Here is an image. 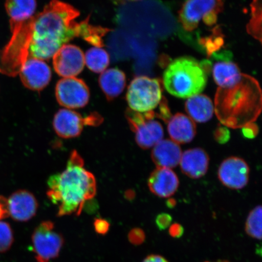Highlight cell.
<instances>
[{"mask_svg":"<svg viewBox=\"0 0 262 262\" xmlns=\"http://www.w3.org/2000/svg\"><path fill=\"white\" fill-rule=\"evenodd\" d=\"M223 0H186L179 12V21L188 32L194 31L201 21L211 26L224 10Z\"/></svg>","mask_w":262,"mask_h":262,"instance_id":"cell-6","label":"cell"},{"mask_svg":"<svg viewBox=\"0 0 262 262\" xmlns=\"http://www.w3.org/2000/svg\"><path fill=\"white\" fill-rule=\"evenodd\" d=\"M95 231L100 235H105L109 231L110 224L107 221L102 219H97L94 222Z\"/></svg>","mask_w":262,"mask_h":262,"instance_id":"cell-30","label":"cell"},{"mask_svg":"<svg viewBox=\"0 0 262 262\" xmlns=\"http://www.w3.org/2000/svg\"><path fill=\"white\" fill-rule=\"evenodd\" d=\"M229 136H230V135H229V132L227 127H218L215 131V139L219 143H225L228 142Z\"/></svg>","mask_w":262,"mask_h":262,"instance_id":"cell-31","label":"cell"},{"mask_svg":"<svg viewBox=\"0 0 262 262\" xmlns=\"http://www.w3.org/2000/svg\"><path fill=\"white\" fill-rule=\"evenodd\" d=\"M214 107L223 125L232 129L243 128L256 121L261 113L259 83L250 75L242 74L240 80L233 86L218 88Z\"/></svg>","mask_w":262,"mask_h":262,"instance_id":"cell-3","label":"cell"},{"mask_svg":"<svg viewBox=\"0 0 262 262\" xmlns=\"http://www.w3.org/2000/svg\"><path fill=\"white\" fill-rule=\"evenodd\" d=\"M168 131L173 142L178 144L191 142L196 134V124L186 115L178 113L168 122Z\"/></svg>","mask_w":262,"mask_h":262,"instance_id":"cell-18","label":"cell"},{"mask_svg":"<svg viewBox=\"0 0 262 262\" xmlns=\"http://www.w3.org/2000/svg\"><path fill=\"white\" fill-rule=\"evenodd\" d=\"M183 234V228L181 225L179 224H174L169 227V234L172 237L179 238Z\"/></svg>","mask_w":262,"mask_h":262,"instance_id":"cell-34","label":"cell"},{"mask_svg":"<svg viewBox=\"0 0 262 262\" xmlns=\"http://www.w3.org/2000/svg\"><path fill=\"white\" fill-rule=\"evenodd\" d=\"M172 222L171 216L167 213H162L157 216L156 220V225L157 227L160 230H164L168 228L171 225Z\"/></svg>","mask_w":262,"mask_h":262,"instance_id":"cell-29","label":"cell"},{"mask_svg":"<svg viewBox=\"0 0 262 262\" xmlns=\"http://www.w3.org/2000/svg\"><path fill=\"white\" fill-rule=\"evenodd\" d=\"M250 168L245 160L229 157L219 167L218 177L222 184L232 189H241L248 184Z\"/></svg>","mask_w":262,"mask_h":262,"instance_id":"cell-13","label":"cell"},{"mask_svg":"<svg viewBox=\"0 0 262 262\" xmlns=\"http://www.w3.org/2000/svg\"><path fill=\"white\" fill-rule=\"evenodd\" d=\"M142 262H169L162 255L152 254L147 256Z\"/></svg>","mask_w":262,"mask_h":262,"instance_id":"cell-35","label":"cell"},{"mask_svg":"<svg viewBox=\"0 0 262 262\" xmlns=\"http://www.w3.org/2000/svg\"><path fill=\"white\" fill-rule=\"evenodd\" d=\"M206 262H209V261H206Z\"/></svg>","mask_w":262,"mask_h":262,"instance_id":"cell-37","label":"cell"},{"mask_svg":"<svg viewBox=\"0 0 262 262\" xmlns=\"http://www.w3.org/2000/svg\"><path fill=\"white\" fill-rule=\"evenodd\" d=\"M36 0H6L5 8L10 18V26L20 24L34 15Z\"/></svg>","mask_w":262,"mask_h":262,"instance_id":"cell-21","label":"cell"},{"mask_svg":"<svg viewBox=\"0 0 262 262\" xmlns=\"http://www.w3.org/2000/svg\"><path fill=\"white\" fill-rule=\"evenodd\" d=\"M179 186V180L171 169L157 168L148 179L150 191L162 198H168L174 194Z\"/></svg>","mask_w":262,"mask_h":262,"instance_id":"cell-15","label":"cell"},{"mask_svg":"<svg viewBox=\"0 0 262 262\" xmlns=\"http://www.w3.org/2000/svg\"><path fill=\"white\" fill-rule=\"evenodd\" d=\"M9 215L18 222L30 221L37 214L38 204L31 192L19 190L8 200Z\"/></svg>","mask_w":262,"mask_h":262,"instance_id":"cell-14","label":"cell"},{"mask_svg":"<svg viewBox=\"0 0 262 262\" xmlns=\"http://www.w3.org/2000/svg\"><path fill=\"white\" fill-rule=\"evenodd\" d=\"M127 1L136 2V1H142V0H127Z\"/></svg>","mask_w":262,"mask_h":262,"instance_id":"cell-36","label":"cell"},{"mask_svg":"<svg viewBox=\"0 0 262 262\" xmlns=\"http://www.w3.org/2000/svg\"><path fill=\"white\" fill-rule=\"evenodd\" d=\"M145 234L142 229L134 228L130 230L128 234V239L130 244L138 245L145 241Z\"/></svg>","mask_w":262,"mask_h":262,"instance_id":"cell-28","label":"cell"},{"mask_svg":"<svg viewBox=\"0 0 262 262\" xmlns=\"http://www.w3.org/2000/svg\"><path fill=\"white\" fill-rule=\"evenodd\" d=\"M251 18L247 25L249 34L261 41V0H253L251 5Z\"/></svg>","mask_w":262,"mask_h":262,"instance_id":"cell-24","label":"cell"},{"mask_svg":"<svg viewBox=\"0 0 262 262\" xmlns=\"http://www.w3.org/2000/svg\"><path fill=\"white\" fill-rule=\"evenodd\" d=\"M48 186L47 195L58 206L59 217L79 215L97 192L96 178L84 168V160L76 150L72 151L64 171L49 178Z\"/></svg>","mask_w":262,"mask_h":262,"instance_id":"cell-2","label":"cell"},{"mask_svg":"<svg viewBox=\"0 0 262 262\" xmlns=\"http://www.w3.org/2000/svg\"><path fill=\"white\" fill-rule=\"evenodd\" d=\"M9 216L8 199L0 196V220Z\"/></svg>","mask_w":262,"mask_h":262,"instance_id":"cell-33","label":"cell"},{"mask_svg":"<svg viewBox=\"0 0 262 262\" xmlns=\"http://www.w3.org/2000/svg\"><path fill=\"white\" fill-rule=\"evenodd\" d=\"M209 159L205 150L194 148L182 153L180 165L184 174L191 179H198L207 172Z\"/></svg>","mask_w":262,"mask_h":262,"instance_id":"cell-16","label":"cell"},{"mask_svg":"<svg viewBox=\"0 0 262 262\" xmlns=\"http://www.w3.org/2000/svg\"><path fill=\"white\" fill-rule=\"evenodd\" d=\"M126 100L130 110L135 112H151L162 100L160 81L146 76L137 77L130 82Z\"/></svg>","mask_w":262,"mask_h":262,"instance_id":"cell-5","label":"cell"},{"mask_svg":"<svg viewBox=\"0 0 262 262\" xmlns=\"http://www.w3.org/2000/svg\"><path fill=\"white\" fill-rule=\"evenodd\" d=\"M55 97L60 105L68 110L80 109L89 103L90 91L83 80L64 78L58 81Z\"/></svg>","mask_w":262,"mask_h":262,"instance_id":"cell-10","label":"cell"},{"mask_svg":"<svg viewBox=\"0 0 262 262\" xmlns=\"http://www.w3.org/2000/svg\"><path fill=\"white\" fill-rule=\"evenodd\" d=\"M156 114L151 112L140 113L128 109L126 119L136 135V140L142 149H149L155 146L163 138L162 124L154 120Z\"/></svg>","mask_w":262,"mask_h":262,"instance_id":"cell-8","label":"cell"},{"mask_svg":"<svg viewBox=\"0 0 262 262\" xmlns=\"http://www.w3.org/2000/svg\"><path fill=\"white\" fill-rule=\"evenodd\" d=\"M182 155L179 144L172 140H162L154 146L151 159L157 168L171 169L179 165Z\"/></svg>","mask_w":262,"mask_h":262,"instance_id":"cell-17","label":"cell"},{"mask_svg":"<svg viewBox=\"0 0 262 262\" xmlns=\"http://www.w3.org/2000/svg\"><path fill=\"white\" fill-rule=\"evenodd\" d=\"M185 110L190 119L198 123L207 122L214 113L212 100L204 94H198L189 98L186 101Z\"/></svg>","mask_w":262,"mask_h":262,"instance_id":"cell-20","label":"cell"},{"mask_svg":"<svg viewBox=\"0 0 262 262\" xmlns=\"http://www.w3.org/2000/svg\"><path fill=\"white\" fill-rule=\"evenodd\" d=\"M224 42L221 31L219 30V29H215L213 35L210 37L202 39L201 40V44L204 46L209 56H211L214 52L222 47Z\"/></svg>","mask_w":262,"mask_h":262,"instance_id":"cell-26","label":"cell"},{"mask_svg":"<svg viewBox=\"0 0 262 262\" xmlns=\"http://www.w3.org/2000/svg\"><path fill=\"white\" fill-rule=\"evenodd\" d=\"M102 122V117L97 113L83 117L75 111L61 109L55 115L53 127L59 137L73 139L80 135L85 126H97Z\"/></svg>","mask_w":262,"mask_h":262,"instance_id":"cell-9","label":"cell"},{"mask_svg":"<svg viewBox=\"0 0 262 262\" xmlns=\"http://www.w3.org/2000/svg\"><path fill=\"white\" fill-rule=\"evenodd\" d=\"M84 63L95 73H102L110 65V55L101 48H92L84 55Z\"/></svg>","mask_w":262,"mask_h":262,"instance_id":"cell-23","label":"cell"},{"mask_svg":"<svg viewBox=\"0 0 262 262\" xmlns=\"http://www.w3.org/2000/svg\"><path fill=\"white\" fill-rule=\"evenodd\" d=\"M52 57L55 71L60 77H75L83 70L84 55L77 46L64 45Z\"/></svg>","mask_w":262,"mask_h":262,"instance_id":"cell-11","label":"cell"},{"mask_svg":"<svg viewBox=\"0 0 262 262\" xmlns=\"http://www.w3.org/2000/svg\"><path fill=\"white\" fill-rule=\"evenodd\" d=\"M242 129L243 130L242 133H243L244 136L249 139L254 138L255 137L257 136L258 133V127L254 123L249 124Z\"/></svg>","mask_w":262,"mask_h":262,"instance_id":"cell-32","label":"cell"},{"mask_svg":"<svg viewBox=\"0 0 262 262\" xmlns=\"http://www.w3.org/2000/svg\"><path fill=\"white\" fill-rule=\"evenodd\" d=\"M13 243L14 235L11 226L7 222L0 221V252L8 251Z\"/></svg>","mask_w":262,"mask_h":262,"instance_id":"cell-27","label":"cell"},{"mask_svg":"<svg viewBox=\"0 0 262 262\" xmlns=\"http://www.w3.org/2000/svg\"><path fill=\"white\" fill-rule=\"evenodd\" d=\"M99 85L108 101H112L123 93L126 87V75L118 68L104 71L99 77Z\"/></svg>","mask_w":262,"mask_h":262,"instance_id":"cell-19","label":"cell"},{"mask_svg":"<svg viewBox=\"0 0 262 262\" xmlns=\"http://www.w3.org/2000/svg\"><path fill=\"white\" fill-rule=\"evenodd\" d=\"M212 74L219 88H228L236 84L242 74L236 64L229 60H223L216 62L213 66Z\"/></svg>","mask_w":262,"mask_h":262,"instance_id":"cell-22","label":"cell"},{"mask_svg":"<svg viewBox=\"0 0 262 262\" xmlns=\"http://www.w3.org/2000/svg\"><path fill=\"white\" fill-rule=\"evenodd\" d=\"M23 84L28 89L41 91L50 83L52 72L44 60L28 58L19 73Z\"/></svg>","mask_w":262,"mask_h":262,"instance_id":"cell-12","label":"cell"},{"mask_svg":"<svg viewBox=\"0 0 262 262\" xmlns=\"http://www.w3.org/2000/svg\"><path fill=\"white\" fill-rule=\"evenodd\" d=\"M32 243L37 262H49L58 257L64 244L61 234L55 230L54 223H40L32 235Z\"/></svg>","mask_w":262,"mask_h":262,"instance_id":"cell-7","label":"cell"},{"mask_svg":"<svg viewBox=\"0 0 262 262\" xmlns=\"http://www.w3.org/2000/svg\"><path fill=\"white\" fill-rule=\"evenodd\" d=\"M210 70L205 61L183 56L175 59L163 74V84L172 96L189 98L200 94L207 84L208 73Z\"/></svg>","mask_w":262,"mask_h":262,"instance_id":"cell-4","label":"cell"},{"mask_svg":"<svg viewBox=\"0 0 262 262\" xmlns=\"http://www.w3.org/2000/svg\"><path fill=\"white\" fill-rule=\"evenodd\" d=\"M261 206H256L248 216L245 225V231L252 238L260 241L261 239Z\"/></svg>","mask_w":262,"mask_h":262,"instance_id":"cell-25","label":"cell"},{"mask_svg":"<svg viewBox=\"0 0 262 262\" xmlns=\"http://www.w3.org/2000/svg\"><path fill=\"white\" fill-rule=\"evenodd\" d=\"M80 12L60 0H52L37 14L11 28L9 43L22 61L28 58L49 60L68 42L82 37L95 47H103L102 37L110 30L89 24L90 16L75 21Z\"/></svg>","mask_w":262,"mask_h":262,"instance_id":"cell-1","label":"cell"}]
</instances>
